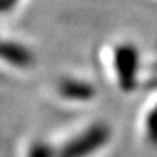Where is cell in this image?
<instances>
[{"label": "cell", "instance_id": "obj_1", "mask_svg": "<svg viewBox=\"0 0 157 157\" xmlns=\"http://www.w3.org/2000/svg\"><path fill=\"white\" fill-rule=\"evenodd\" d=\"M108 137V132L102 127H93L87 132L77 137L74 141L68 143L67 147L61 151L60 157H84L101 147Z\"/></svg>", "mask_w": 157, "mask_h": 157}, {"label": "cell", "instance_id": "obj_2", "mask_svg": "<svg viewBox=\"0 0 157 157\" xmlns=\"http://www.w3.org/2000/svg\"><path fill=\"white\" fill-rule=\"evenodd\" d=\"M117 73L121 84L132 83V74L135 73L137 66V56L135 51L129 47H122L117 51Z\"/></svg>", "mask_w": 157, "mask_h": 157}, {"label": "cell", "instance_id": "obj_3", "mask_svg": "<svg viewBox=\"0 0 157 157\" xmlns=\"http://www.w3.org/2000/svg\"><path fill=\"white\" fill-rule=\"evenodd\" d=\"M61 93L68 96L71 99H89L93 90L89 87V84H84L82 82H74V80H66L61 83Z\"/></svg>", "mask_w": 157, "mask_h": 157}]
</instances>
